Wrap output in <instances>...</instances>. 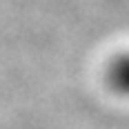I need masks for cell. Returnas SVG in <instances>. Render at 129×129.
Returning <instances> with one entry per match:
<instances>
[{"label":"cell","mask_w":129,"mask_h":129,"mask_svg":"<svg viewBox=\"0 0 129 129\" xmlns=\"http://www.w3.org/2000/svg\"><path fill=\"white\" fill-rule=\"evenodd\" d=\"M109 85L120 93H129V56L118 58L109 69Z\"/></svg>","instance_id":"obj_1"}]
</instances>
